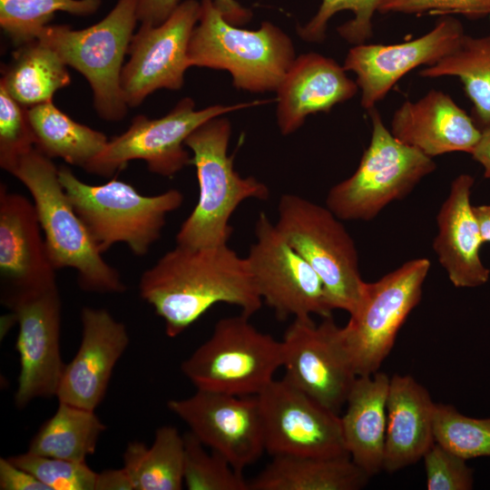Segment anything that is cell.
<instances>
[{
    "label": "cell",
    "instance_id": "obj_36",
    "mask_svg": "<svg viewBox=\"0 0 490 490\" xmlns=\"http://www.w3.org/2000/svg\"><path fill=\"white\" fill-rule=\"evenodd\" d=\"M8 459L28 471L49 490H95L97 473L86 462H77L25 452Z\"/></svg>",
    "mask_w": 490,
    "mask_h": 490
},
{
    "label": "cell",
    "instance_id": "obj_19",
    "mask_svg": "<svg viewBox=\"0 0 490 490\" xmlns=\"http://www.w3.org/2000/svg\"><path fill=\"white\" fill-rule=\"evenodd\" d=\"M35 206L0 186L1 300L56 285Z\"/></svg>",
    "mask_w": 490,
    "mask_h": 490
},
{
    "label": "cell",
    "instance_id": "obj_4",
    "mask_svg": "<svg viewBox=\"0 0 490 490\" xmlns=\"http://www.w3.org/2000/svg\"><path fill=\"white\" fill-rule=\"evenodd\" d=\"M190 66L226 70L233 85L250 92L277 91L295 60L290 38L263 22L258 30L227 22L213 0H201L188 46Z\"/></svg>",
    "mask_w": 490,
    "mask_h": 490
},
{
    "label": "cell",
    "instance_id": "obj_42",
    "mask_svg": "<svg viewBox=\"0 0 490 490\" xmlns=\"http://www.w3.org/2000/svg\"><path fill=\"white\" fill-rule=\"evenodd\" d=\"M95 490H134L131 476L122 466L97 473Z\"/></svg>",
    "mask_w": 490,
    "mask_h": 490
},
{
    "label": "cell",
    "instance_id": "obj_12",
    "mask_svg": "<svg viewBox=\"0 0 490 490\" xmlns=\"http://www.w3.org/2000/svg\"><path fill=\"white\" fill-rule=\"evenodd\" d=\"M255 236L246 260L259 295L278 318L331 317L321 279L264 212L256 220Z\"/></svg>",
    "mask_w": 490,
    "mask_h": 490
},
{
    "label": "cell",
    "instance_id": "obj_7",
    "mask_svg": "<svg viewBox=\"0 0 490 490\" xmlns=\"http://www.w3.org/2000/svg\"><path fill=\"white\" fill-rule=\"evenodd\" d=\"M372 136L356 172L333 186L327 207L345 220H369L390 202L405 198L436 169L433 159L398 141L376 107L368 110Z\"/></svg>",
    "mask_w": 490,
    "mask_h": 490
},
{
    "label": "cell",
    "instance_id": "obj_13",
    "mask_svg": "<svg viewBox=\"0 0 490 490\" xmlns=\"http://www.w3.org/2000/svg\"><path fill=\"white\" fill-rule=\"evenodd\" d=\"M2 303L18 324L15 406L24 408L34 399L56 397L65 367L60 348L62 301L57 284Z\"/></svg>",
    "mask_w": 490,
    "mask_h": 490
},
{
    "label": "cell",
    "instance_id": "obj_40",
    "mask_svg": "<svg viewBox=\"0 0 490 490\" xmlns=\"http://www.w3.org/2000/svg\"><path fill=\"white\" fill-rule=\"evenodd\" d=\"M1 490H49L28 471L12 463L8 457L0 458Z\"/></svg>",
    "mask_w": 490,
    "mask_h": 490
},
{
    "label": "cell",
    "instance_id": "obj_9",
    "mask_svg": "<svg viewBox=\"0 0 490 490\" xmlns=\"http://www.w3.org/2000/svg\"><path fill=\"white\" fill-rule=\"evenodd\" d=\"M339 219L292 193L281 195L276 227L321 279L333 309L351 314L365 285L355 242Z\"/></svg>",
    "mask_w": 490,
    "mask_h": 490
},
{
    "label": "cell",
    "instance_id": "obj_33",
    "mask_svg": "<svg viewBox=\"0 0 490 490\" xmlns=\"http://www.w3.org/2000/svg\"><path fill=\"white\" fill-rule=\"evenodd\" d=\"M183 482L189 490H249V481L227 459L205 446L191 433L183 435Z\"/></svg>",
    "mask_w": 490,
    "mask_h": 490
},
{
    "label": "cell",
    "instance_id": "obj_34",
    "mask_svg": "<svg viewBox=\"0 0 490 490\" xmlns=\"http://www.w3.org/2000/svg\"><path fill=\"white\" fill-rule=\"evenodd\" d=\"M435 442L464 459L490 456V418H474L455 407L436 404Z\"/></svg>",
    "mask_w": 490,
    "mask_h": 490
},
{
    "label": "cell",
    "instance_id": "obj_28",
    "mask_svg": "<svg viewBox=\"0 0 490 490\" xmlns=\"http://www.w3.org/2000/svg\"><path fill=\"white\" fill-rule=\"evenodd\" d=\"M27 115L38 151L52 160L60 158L83 170L109 141L102 132L74 121L53 101L27 108Z\"/></svg>",
    "mask_w": 490,
    "mask_h": 490
},
{
    "label": "cell",
    "instance_id": "obj_2",
    "mask_svg": "<svg viewBox=\"0 0 490 490\" xmlns=\"http://www.w3.org/2000/svg\"><path fill=\"white\" fill-rule=\"evenodd\" d=\"M58 172L52 159L34 148L10 173L32 196L51 264L55 270H74L78 285L84 291L124 292L121 274L103 258L67 197Z\"/></svg>",
    "mask_w": 490,
    "mask_h": 490
},
{
    "label": "cell",
    "instance_id": "obj_38",
    "mask_svg": "<svg viewBox=\"0 0 490 490\" xmlns=\"http://www.w3.org/2000/svg\"><path fill=\"white\" fill-rule=\"evenodd\" d=\"M428 490H469L473 471L466 459L435 442L423 456Z\"/></svg>",
    "mask_w": 490,
    "mask_h": 490
},
{
    "label": "cell",
    "instance_id": "obj_26",
    "mask_svg": "<svg viewBox=\"0 0 490 490\" xmlns=\"http://www.w3.org/2000/svg\"><path fill=\"white\" fill-rule=\"evenodd\" d=\"M369 477L348 455H280L249 481V490H358Z\"/></svg>",
    "mask_w": 490,
    "mask_h": 490
},
{
    "label": "cell",
    "instance_id": "obj_27",
    "mask_svg": "<svg viewBox=\"0 0 490 490\" xmlns=\"http://www.w3.org/2000/svg\"><path fill=\"white\" fill-rule=\"evenodd\" d=\"M70 83L67 65L39 39L18 46L4 65L0 81V86L26 108L53 101L54 94Z\"/></svg>",
    "mask_w": 490,
    "mask_h": 490
},
{
    "label": "cell",
    "instance_id": "obj_17",
    "mask_svg": "<svg viewBox=\"0 0 490 490\" xmlns=\"http://www.w3.org/2000/svg\"><path fill=\"white\" fill-rule=\"evenodd\" d=\"M167 407L205 446L221 455L240 473L265 451L256 396L197 389L189 397L169 400Z\"/></svg>",
    "mask_w": 490,
    "mask_h": 490
},
{
    "label": "cell",
    "instance_id": "obj_18",
    "mask_svg": "<svg viewBox=\"0 0 490 490\" xmlns=\"http://www.w3.org/2000/svg\"><path fill=\"white\" fill-rule=\"evenodd\" d=\"M465 35L456 18H441L426 34L397 44H357L345 59L344 69L357 75L360 103L368 111L381 101L409 71L434 65L454 52Z\"/></svg>",
    "mask_w": 490,
    "mask_h": 490
},
{
    "label": "cell",
    "instance_id": "obj_43",
    "mask_svg": "<svg viewBox=\"0 0 490 490\" xmlns=\"http://www.w3.org/2000/svg\"><path fill=\"white\" fill-rule=\"evenodd\" d=\"M213 4L223 18L233 25L244 24L252 17L251 11L242 7L235 0H213Z\"/></svg>",
    "mask_w": 490,
    "mask_h": 490
},
{
    "label": "cell",
    "instance_id": "obj_16",
    "mask_svg": "<svg viewBox=\"0 0 490 490\" xmlns=\"http://www.w3.org/2000/svg\"><path fill=\"white\" fill-rule=\"evenodd\" d=\"M201 13L197 0L181 2L160 25L142 24L133 34L121 73V88L128 107L139 106L159 89L180 90L191 67L188 46Z\"/></svg>",
    "mask_w": 490,
    "mask_h": 490
},
{
    "label": "cell",
    "instance_id": "obj_44",
    "mask_svg": "<svg viewBox=\"0 0 490 490\" xmlns=\"http://www.w3.org/2000/svg\"><path fill=\"white\" fill-rule=\"evenodd\" d=\"M484 168V176L490 179V124L481 131L480 138L471 152Z\"/></svg>",
    "mask_w": 490,
    "mask_h": 490
},
{
    "label": "cell",
    "instance_id": "obj_20",
    "mask_svg": "<svg viewBox=\"0 0 490 490\" xmlns=\"http://www.w3.org/2000/svg\"><path fill=\"white\" fill-rule=\"evenodd\" d=\"M81 325L79 348L65 364L56 397L59 402L95 410L130 337L125 325L105 309L83 307Z\"/></svg>",
    "mask_w": 490,
    "mask_h": 490
},
{
    "label": "cell",
    "instance_id": "obj_30",
    "mask_svg": "<svg viewBox=\"0 0 490 490\" xmlns=\"http://www.w3.org/2000/svg\"><path fill=\"white\" fill-rule=\"evenodd\" d=\"M106 426L90 410L59 402L55 413L47 419L30 441L28 452L77 462L95 452Z\"/></svg>",
    "mask_w": 490,
    "mask_h": 490
},
{
    "label": "cell",
    "instance_id": "obj_15",
    "mask_svg": "<svg viewBox=\"0 0 490 490\" xmlns=\"http://www.w3.org/2000/svg\"><path fill=\"white\" fill-rule=\"evenodd\" d=\"M256 397L265 451L272 456L348 455L338 414L326 408L283 377L273 379Z\"/></svg>",
    "mask_w": 490,
    "mask_h": 490
},
{
    "label": "cell",
    "instance_id": "obj_8",
    "mask_svg": "<svg viewBox=\"0 0 490 490\" xmlns=\"http://www.w3.org/2000/svg\"><path fill=\"white\" fill-rule=\"evenodd\" d=\"M243 314L220 318L211 337L181 366L197 389L248 397L260 393L282 367V342Z\"/></svg>",
    "mask_w": 490,
    "mask_h": 490
},
{
    "label": "cell",
    "instance_id": "obj_21",
    "mask_svg": "<svg viewBox=\"0 0 490 490\" xmlns=\"http://www.w3.org/2000/svg\"><path fill=\"white\" fill-rule=\"evenodd\" d=\"M390 132L431 158L453 152L471 154L481 135L451 96L437 90L416 102H405L393 115Z\"/></svg>",
    "mask_w": 490,
    "mask_h": 490
},
{
    "label": "cell",
    "instance_id": "obj_31",
    "mask_svg": "<svg viewBox=\"0 0 490 490\" xmlns=\"http://www.w3.org/2000/svg\"><path fill=\"white\" fill-rule=\"evenodd\" d=\"M422 77L457 76L474 104L484 128L490 124V34H465L456 49L434 65L419 72Z\"/></svg>",
    "mask_w": 490,
    "mask_h": 490
},
{
    "label": "cell",
    "instance_id": "obj_22",
    "mask_svg": "<svg viewBox=\"0 0 490 490\" xmlns=\"http://www.w3.org/2000/svg\"><path fill=\"white\" fill-rule=\"evenodd\" d=\"M474 181L469 174L457 176L436 216L438 232L433 248L456 288L481 286L490 276L480 258L484 241L470 201Z\"/></svg>",
    "mask_w": 490,
    "mask_h": 490
},
{
    "label": "cell",
    "instance_id": "obj_14",
    "mask_svg": "<svg viewBox=\"0 0 490 490\" xmlns=\"http://www.w3.org/2000/svg\"><path fill=\"white\" fill-rule=\"evenodd\" d=\"M331 317L317 325L294 318L282 342L283 378L326 408L338 414L358 377Z\"/></svg>",
    "mask_w": 490,
    "mask_h": 490
},
{
    "label": "cell",
    "instance_id": "obj_32",
    "mask_svg": "<svg viewBox=\"0 0 490 490\" xmlns=\"http://www.w3.org/2000/svg\"><path fill=\"white\" fill-rule=\"evenodd\" d=\"M102 0H0V26L17 47L38 39L57 12L86 16Z\"/></svg>",
    "mask_w": 490,
    "mask_h": 490
},
{
    "label": "cell",
    "instance_id": "obj_35",
    "mask_svg": "<svg viewBox=\"0 0 490 490\" xmlns=\"http://www.w3.org/2000/svg\"><path fill=\"white\" fill-rule=\"evenodd\" d=\"M385 0H323L316 15L304 26H298L299 35L308 42H322L328 20L338 12L349 10L354 18L338 27V33L348 43L365 44L372 37L374 13Z\"/></svg>",
    "mask_w": 490,
    "mask_h": 490
},
{
    "label": "cell",
    "instance_id": "obj_45",
    "mask_svg": "<svg viewBox=\"0 0 490 490\" xmlns=\"http://www.w3.org/2000/svg\"><path fill=\"white\" fill-rule=\"evenodd\" d=\"M484 242L490 241V205L473 206Z\"/></svg>",
    "mask_w": 490,
    "mask_h": 490
},
{
    "label": "cell",
    "instance_id": "obj_37",
    "mask_svg": "<svg viewBox=\"0 0 490 490\" xmlns=\"http://www.w3.org/2000/svg\"><path fill=\"white\" fill-rule=\"evenodd\" d=\"M35 148L27 108L0 86V166L11 173L20 159Z\"/></svg>",
    "mask_w": 490,
    "mask_h": 490
},
{
    "label": "cell",
    "instance_id": "obj_39",
    "mask_svg": "<svg viewBox=\"0 0 490 490\" xmlns=\"http://www.w3.org/2000/svg\"><path fill=\"white\" fill-rule=\"evenodd\" d=\"M381 14H460L469 18L490 15V0H385L378 8Z\"/></svg>",
    "mask_w": 490,
    "mask_h": 490
},
{
    "label": "cell",
    "instance_id": "obj_5",
    "mask_svg": "<svg viewBox=\"0 0 490 490\" xmlns=\"http://www.w3.org/2000/svg\"><path fill=\"white\" fill-rule=\"evenodd\" d=\"M58 173L74 209L103 254L116 243H124L134 255H146L160 239L168 214L183 202L177 189L147 196L120 180L93 185L66 166L60 167Z\"/></svg>",
    "mask_w": 490,
    "mask_h": 490
},
{
    "label": "cell",
    "instance_id": "obj_10",
    "mask_svg": "<svg viewBox=\"0 0 490 490\" xmlns=\"http://www.w3.org/2000/svg\"><path fill=\"white\" fill-rule=\"evenodd\" d=\"M430 269L428 259L407 261L374 282L340 328L345 351L358 377L376 373L391 351L409 313L419 303Z\"/></svg>",
    "mask_w": 490,
    "mask_h": 490
},
{
    "label": "cell",
    "instance_id": "obj_11",
    "mask_svg": "<svg viewBox=\"0 0 490 490\" xmlns=\"http://www.w3.org/2000/svg\"><path fill=\"white\" fill-rule=\"evenodd\" d=\"M269 102L217 104L196 110L194 101L184 97L163 117L135 116L129 128L108 141L104 150L84 171L111 177L129 162L142 160L151 172L172 177L191 164L185 141L200 125L221 114Z\"/></svg>",
    "mask_w": 490,
    "mask_h": 490
},
{
    "label": "cell",
    "instance_id": "obj_41",
    "mask_svg": "<svg viewBox=\"0 0 490 490\" xmlns=\"http://www.w3.org/2000/svg\"><path fill=\"white\" fill-rule=\"evenodd\" d=\"M180 0H139L137 18L142 24L160 25L180 5Z\"/></svg>",
    "mask_w": 490,
    "mask_h": 490
},
{
    "label": "cell",
    "instance_id": "obj_6",
    "mask_svg": "<svg viewBox=\"0 0 490 490\" xmlns=\"http://www.w3.org/2000/svg\"><path fill=\"white\" fill-rule=\"evenodd\" d=\"M138 1L118 0L106 16L87 28L48 24L38 36L67 66L86 78L94 108L104 121L122 120L129 108L121 88V73L138 21Z\"/></svg>",
    "mask_w": 490,
    "mask_h": 490
},
{
    "label": "cell",
    "instance_id": "obj_29",
    "mask_svg": "<svg viewBox=\"0 0 490 490\" xmlns=\"http://www.w3.org/2000/svg\"><path fill=\"white\" fill-rule=\"evenodd\" d=\"M122 457L134 490H181L184 485V439L175 426L157 428L149 447L129 442Z\"/></svg>",
    "mask_w": 490,
    "mask_h": 490
},
{
    "label": "cell",
    "instance_id": "obj_24",
    "mask_svg": "<svg viewBox=\"0 0 490 490\" xmlns=\"http://www.w3.org/2000/svg\"><path fill=\"white\" fill-rule=\"evenodd\" d=\"M436 405L411 376L390 377L383 470L394 473L423 458L435 443Z\"/></svg>",
    "mask_w": 490,
    "mask_h": 490
},
{
    "label": "cell",
    "instance_id": "obj_25",
    "mask_svg": "<svg viewBox=\"0 0 490 490\" xmlns=\"http://www.w3.org/2000/svg\"><path fill=\"white\" fill-rule=\"evenodd\" d=\"M389 380L382 372L358 377L340 416L346 450L369 476L383 470Z\"/></svg>",
    "mask_w": 490,
    "mask_h": 490
},
{
    "label": "cell",
    "instance_id": "obj_1",
    "mask_svg": "<svg viewBox=\"0 0 490 490\" xmlns=\"http://www.w3.org/2000/svg\"><path fill=\"white\" fill-rule=\"evenodd\" d=\"M139 292L163 320L170 338L181 335L218 303L237 306L247 317L263 303L246 258L228 244L176 245L142 272Z\"/></svg>",
    "mask_w": 490,
    "mask_h": 490
},
{
    "label": "cell",
    "instance_id": "obj_3",
    "mask_svg": "<svg viewBox=\"0 0 490 490\" xmlns=\"http://www.w3.org/2000/svg\"><path fill=\"white\" fill-rule=\"evenodd\" d=\"M231 133L230 122L220 116L195 129L185 146L192 152L191 164L196 168L198 201L176 234V243L189 248L228 244L233 229L232 213L248 199L267 201L270 190L252 176L241 177L228 155Z\"/></svg>",
    "mask_w": 490,
    "mask_h": 490
},
{
    "label": "cell",
    "instance_id": "obj_23",
    "mask_svg": "<svg viewBox=\"0 0 490 490\" xmlns=\"http://www.w3.org/2000/svg\"><path fill=\"white\" fill-rule=\"evenodd\" d=\"M358 89L357 83L335 60L315 53L299 55L277 90L281 133L295 132L309 114L328 113L336 104L352 98Z\"/></svg>",
    "mask_w": 490,
    "mask_h": 490
}]
</instances>
